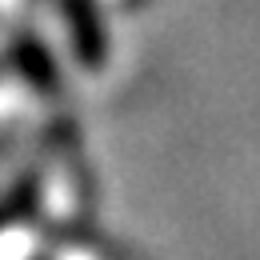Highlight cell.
I'll return each mask as SVG.
<instances>
[]
</instances>
